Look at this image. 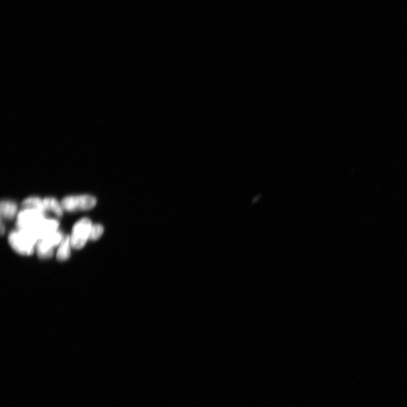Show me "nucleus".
I'll return each mask as SVG.
<instances>
[{
    "label": "nucleus",
    "instance_id": "nucleus-3",
    "mask_svg": "<svg viewBox=\"0 0 407 407\" xmlns=\"http://www.w3.org/2000/svg\"><path fill=\"white\" fill-rule=\"evenodd\" d=\"M45 219L44 214L34 209H23L17 215V229L32 232Z\"/></svg>",
    "mask_w": 407,
    "mask_h": 407
},
{
    "label": "nucleus",
    "instance_id": "nucleus-5",
    "mask_svg": "<svg viewBox=\"0 0 407 407\" xmlns=\"http://www.w3.org/2000/svg\"><path fill=\"white\" fill-rule=\"evenodd\" d=\"M63 236L59 232L38 241L36 244V251L38 256L43 259L51 258L54 255V248L61 244L63 240Z\"/></svg>",
    "mask_w": 407,
    "mask_h": 407
},
{
    "label": "nucleus",
    "instance_id": "nucleus-2",
    "mask_svg": "<svg viewBox=\"0 0 407 407\" xmlns=\"http://www.w3.org/2000/svg\"><path fill=\"white\" fill-rule=\"evenodd\" d=\"M93 224L88 218H83L76 222L73 228L70 237L71 246L76 250L82 248L89 240Z\"/></svg>",
    "mask_w": 407,
    "mask_h": 407
},
{
    "label": "nucleus",
    "instance_id": "nucleus-9",
    "mask_svg": "<svg viewBox=\"0 0 407 407\" xmlns=\"http://www.w3.org/2000/svg\"><path fill=\"white\" fill-rule=\"evenodd\" d=\"M23 209H34L42 213H45L43 200L37 197H31L24 200L22 203Z\"/></svg>",
    "mask_w": 407,
    "mask_h": 407
},
{
    "label": "nucleus",
    "instance_id": "nucleus-6",
    "mask_svg": "<svg viewBox=\"0 0 407 407\" xmlns=\"http://www.w3.org/2000/svg\"><path fill=\"white\" fill-rule=\"evenodd\" d=\"M59 227V222L57 220L45 218L31 233L39 241L57 232Z\"/></svg>",
    "mask_w": 407,
    "mask_h": 407
},
{
    "label": "nucleus",
    "instance_id": "nucleus-4",
    "mask_svg": "<svg viewBox=\"0 0 407 407\" xmlns=\"http://www.w3.org/2000/svg\"><path fill=\"white\" fill-rule=\"evenodd\" d=\"M97 200L94 196L84 195L70 196L62 199L61 206L67 211L86 210L92 209L97 204Z\"/></svg>",
    "mask_w": 407,
    "mask_h": 407
},
{
    "label": "nucleus",
    "instance_id": "nucleus-1",
    "mask_svg": "<svg viewBox=\"0 0 407 407\" xmlns=\"http://www.w3.org/2000/svg\"><path fill=\"white\" fill-rule=\"evenodd\" d=\"M8 241L14 251L19 254L26 256L33 254L38 242L34 235L30 232L19 229L9 234Z\"/></svg>",
    "mask_w": 407,
    "mask_h": 407
},
{
    "label": "nucleus",
    "instance_id": "nucleus-7",
    "mask_svg": "<svg viewBox=\"0 0 407 407\" xmlns=\"http://www.w3.org/2000/svg\"><path fill=\"white\" fill-rule=\"evenodd\" d=\"M17 212V206L11 201H2L0 207L1 217L7 219H12Z\"/></svg>",
    "mask_w": 407,
    "mask_h": 407
},
{
    "label": "nucleus",
    "instance_id": "nucleus-10",
    "mask_svg": "<svg viewBox=\"0 0 407 407\" xmlns=\"http://www.w3.org/2000/svg\"><path fill=\"white\" fill-rule=\"evenodd\" d=\"M45 210H51L54 212L57 216L61 217L63 212L61 204H60L56 199L53 198H47L43 200Z\"/></svg>",
    "mask_w": 407,
    "mask_h": 407
},
{
    "label": "nucleus",
    "instance_id": "nucleus-11",
    "mask_svg": "<svg viewBox=\"0 0 407 407\" xmlns=\"http://www.w3.org/2000/svg\"><path fill=\"white\" fill-rule=\"evenodd\" d=\"M104 232V228L99 224H94L92 226V229L89 234V240L90 241H97L101 236Z\"/></svg>",
    "mask_w": 407,
    "mask_h": 407
},
{
    "label": "nucleus",
    "instance_id": "nucleus-8",
    "mask_svg": "<svg viewBox=\"0 0 407 407\" xmlns=\"http://www.w3.org/2000/svg\"><path fill=\"white\" fill-rule=\"evenodd\" d=\"M70 237L66 236L60 244L58 251L57 252V260L63 261L68 259L70 256Z\"/></svg>",
    "mask_w": 407,
    "mask_h": 407
},
{
    "label": "nucleus",
    "instance_id": "nucleus-12",
    "mask_svg": "<svg viewBox=\"0 0 407 407\" xmlns=\"http://www.w3.org/2000/svg\"><path fill=\"white\" fill-rule=\"evenodd\" d=\"M0 232H1L2 236H3V234L5 232V227L3 224V219H1V225H0Z\"/></svg>",
    "mask_w": 407,
    "mask_h": 407
}]
</instances>
